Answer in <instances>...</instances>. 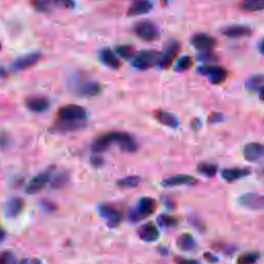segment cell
Instances as JSON below:
<instances>
[{"label":"cell","mask_w":264,"mask_h":264,"mask_svg":"<svg viewBox=\"0 0 264 264\" xmlns=\"http://www.w3.org/2000/svg\"><path fill=\"white\" fill-rule=\"evenodd\" d=\"M114 143H116L121 151L125 153H136L139 150V144L135 138L121 131H113L100 136L93 142L91 149L93 153L100 154L106 151Z\"/></svg>","instance_id":"cell-1"},{"label":"cell","mask_w":264,"mask_h":264,"mask_svg":"<svg viewBox=\"0 0 264 264\" xmlns=\"http://www.w3.org/2000/svg\"><path fill=\"white\" fill-rule=\"evenodd\" d=\"M161 61V53L155 50H143L137 52L131 59V64L134 68L146 71L152 68H155L157 65H160Z\"/></svg>","instance_id":"cell-2"},{"label":"cell","mask_w":264,"mask_h":264,"mask_svg":"<svg viewBox=\"0 0 264 264\" xmlns=\"http://www.w3.org/2000/svg\"><path fill=\"white\" fill-rule=\"evenodd\" d=\"M157 208V202L151 197H142L138 203V207L132 209L129 212L128 219L129 221L137 223L140 222L149 216H151Z\"/></svg>","instance_id":"cell-3"},{"label":"cell","mask_w":264,"mask_h":264,"mask_svg":"<svg viewBox=\"0 0 264 264\" xmlns=\"http://www.w3.org/2000/svg\"><path fill=\"white\" fill-rule=\"evenodd\" d=\"M58 120L72 121V122H83L87 118V111L77 104L64 105L58 111Z\"/></svg>","instance_id":"cell-4"},{"label":"cell","mask_w":264,"mask_h":264,"mask_svg":"<svg viewBox=\"0 0 264 264\" xmlns=\"http://www.w3.org/2000/svg\"><path fill=\"white\" fill-rule=\"evenodd\" d=\"M135 33L145 41H154L159 38L160 31L151 21H141L135 25Z\"/></svg>","instance_id":"cell-5"},{"label":"cell","mask_w":264,"mask_h":264,"mask_svg":"<svg viewBox=\"0 0 264 264\" xmlns=\"http://www.w3.org/2000/svg\"><path fill=\"white\" fill-rule=\"evenodd\" d=\"M198 72L204 76H207L210 82L214 85L222 84L228 77L227 71L224 68H221V66H214V65L202 66V68L198 69Z\"/></svg>","instance_id":"cell-6"},{"label":"cell","mask_w":264,"mask_h":264,"mask_svg":"<svg viewBox=\"0 0 264 264\" xmlns=\"http://www.w3.org/2000/svg\"><path fill=\"white\" fill-rule=\"evenodd\" d=\"M97 211L100 217H102L106 221L107 226L111 228H116L122 221L121 212L111 205H100Z\"/></svg>","instance_id":"cell-7"},{"label":"cell","mask_w":264,"mask_h":264,"mask_svg":"<svg viewBox=\"0 0 264 264\" xmlns=\"http://www.w3.org/2000/svg\"><path fill=\"white\" fill-rule=\"evenodd\" d=\"M181 49V45L177 40H169L163 49L161 53V61L160 66L162 69H168L172 64L173 60L177 58Z\"/></svg>","instance_id":"cell-8"},{"label":"cell","mask_w":264,"mask_h":264,"mask_svg":"<svg viewBox=\"0 0 264 264\" xmlns=\"http://www.w3.org/2000/svg\"><path fill=\"white\" fill-rule=\"evenodd\" d=\"M245 159L252 163L264 161V145L260 143H249L243 150Z\"/></svg>","instance_id":"cell-9"},{"label":"cell","mask_w":264,"mask_h":264,"mask_svg":"<svg viewBox=\"0 0 264 264\" xmlns=\"http://www.w3.org/2000/svg\"><path fill=\"white\" fill-rule=\"evenodd\" d=\"M238 202L241 207L248 210H252V211L264 210V194L259 195L257 193H247L239 198Z\"/></svg>","instance_id":"cell-10"},{"label":"cell","mask_w":264,"mask_h":264,"mask_svg":"<svg viewBox=\"0 0 264 264\" xmlns=\"http://www.w3.org/2000/svg\"><path fill=\"white\" fill-rule=\"evenodd\" d=\"M191 43L196 50L205 52L212 51L216 47L217 40L207 33H196L191 37Z\"/></svg>","instance_id":"cell-11"},{"label":"cell","mask_w":264,"mask_h":264,"mask_svg":"<svg viewBox=\"0 0 264 264\" xmlns=\"http://www.w3.org/2000/svg\"><path fill=\"white\" fill-rule=\"evenodd\" d=\"M52 169H47L46 171H42L35 175L27 185L25 191L28 194H35L39 192L51 180L52 178Z\"/></svg>","instance_id":"cell-12"},{"label":"cell","mask_w":264,"mask_h":264,"mask_svg":"<svg viewBox=\"0 0 264 264\" xmlns=\"http://www.w3.org/2000/svg\"><path fill=\"white\" fill-rule=\"evenodd\" d=\"M24 209V201L19 197H12L4 204V215L9 219L18 217Z\"/></svg>","instance_id":"cell-13"},{"label":"cell","mask_w":264,"mask_h":264,"mask_svg":"<svg viewBox=\"0 0 264 264\" xmlns=\"http://www.w3.org/2000/svg\"><path fill=\"white\" fill-rule=\"evenodd\" d=\"M76 93L83 97H94L100 94L101 86L99 83L94 81H82L80 82L76 88Z\"/></svg>","instance_id":"cell-14"},{"label":"cell","mask_w":264,"mask_h":264,"mask_svg":"<svg viewBox=\"0 0 264 264\" xmlns=\"http://www.w3.org/2000/svg\"><path fill=\"white\" fill-rule=\"evenodd\" d=\"M40 58H41V54L39 52H34V53L21 56L14 61L13 69L16 71H24V70L30 69L40 60Z\"/></svg>","instance_id":"cell-15"},{"label":"cell","mask_w":264,"mask_h":264,"mask_svg":"<svg viewBox=\"0 0 264 264\" xmlns=\"http://www.w3.org/2000/svg\"><path fill=\"white\" fill-rule=\"evenodd\" d=\"M223 35L229 38H241L252 34V29L246 25H228L221 29Z\"/></svg>","instance_id":"cell-16"},{"label":"cell","mask_w":264,"mask_h":264,"mask_svg":"<svg viewBox=\"0 0 264 264\" xmlns=\"http://www.w3.org/2000/svg\"><path fill=\"white\" fill-rule=\"evenodd\" d=\"M138 234L142 240L147 241V243L156 241L160 236L159 229L152 222L142 225L138 230Z\"/></svg>","instance_id":"cell-17"},{"label":"cell","mask_w":264,"mask_h":264,"mask_svg":"<svg viewBox=\"0 0 264 264\" xmlns=\"http://www.w3.org/2000/svg\"><path fill=\"white\" fill-rule=\"evenodd\" d=\"M251 174V168H240V167H232V168H224L221 171V177L224 181L228 183L236 182Z\"/></svg>","instance_id":"cell-18"},{"label":"cell","mask_w":264,"mask_h":264,"mask_svg":"<svg viewBox=\"0 0 264 264\" xmlns=\"http://www.w3.org/2000/svg\"><path fill=\"white\" fill-rule=\"evenodd\" d=\"M152 9L153 4L150 0H136V2L130 6L127 15L129 17H138L148 14L152 11Z\"/></svg>","instance_id":"cell-19"},{"label":"cell","mask_w":264,"mask_h":264,"mask_svg":"<svg viewBox=\"0 0 264 264\" xmlns=\"http://www.w3.org/2000/svg\"><path fill=\"white\" fill-rule=\"evenodd\" d=\"M197 184V180L189 174H175L163 180L162 185L164 187H177L182 185H189L193 186Z\"/></svg>","instance_id":"cell-20"},{"label":"cell","mask_w":264,"mask_h":264,"mask_svg":"<svg viewBox=\"0 0 264 264\" xmlns=\"http://www.w3.org/2000/svg\"><path fill=\"white\" fill-rule=\"evenodd\" d=\"M51 105L50 100L47 97L34 96L26 100V106L33 113H43L49 109Z\"/></svg>","instance_id":"cell-21"},{"label":"cell","mask_w":264,"mask_h":264,"mask_svg":"<svg viewBox=\"0 0 264 264\" xmlns=\"http://www.w3.org/2000/svg\"><path fill=\"white\" fill-rule=\"evenodd\" d=\"M85 126L82 122H72V121H63L58 120V122L54 125L53 130L55 132H59V134H65V132H72L79 130Z\"/></svg>","instance_id":"cell-22"},{"label":"cell","mask_w":264,"mask_h":264,"mask_svg":"<svg viewBox=\"0 0 264 264\" xmlns=\"http://www.w3.org/2000/svg\"><path fill=\"white\" fill-rule=\"evenodd\" d=\"M100 60L105 66L112 70H118L121 66L120 60L111 49H104L100 52Z\"/></svg>","instance_id":"cell-23"},{"label":"cell","mask_w":264,"mask_h":264,"mask_svg":"<svg viewBox=\"0 0 264 264\" xmlns=\"http://www.w3.org/2000/svg\"><path fill=\"white\" fill-rule=\"evenodd\" d=\"M177 246L180 250L185 252H191L196 250L197 243L195 238L189 234V233H183L181 234L177 239Z\"/></svg>","instance_id":"cell-24"},{"label":"cell","mask_w":264,"mask_h":264,"mask_svg":"<svg viewBox=\"0 0 264 264\" xmlns=\"http://www.w3.org/2000/svg\"><path fill=\"white\" fill-rule=\"evenodd\" d=\"M156 119L159 123H161L164 126H167L169 128H177L179 126V119L175 115L165 112V111H158L156 113Z\"/></svg>","instance_id":"cell-25"},{"label":"cell","mask_w":264,"mask_h":264,"mask_svg":"<svg viewBox=\"0 0 264 264\" xmlns=\"http://www.w3.org/2000/svg\"><path fill=\"white\" fill-rule=\"evenodd\" d=\"M239 7L245 12H259L264 10V0H243Z\"/></svg>","instance_id":"cell-26"},{"label":"cell","mask_w":264,"mask_h":264,"mask_svg":"<svg viewBox=\"0 0 264 264\" xmlns=\"http://www.w3.org/2000/svg\"><path fill=\"white\" fill-rule=\"evenodd\" d=\"M197 172L208 178H213L218 172V166L216 164L203 162L197 165Z\"/></svg>","instance_id":"cell-27"},{"label":"cell","mask_w":264,"mask_h":264,"mask_svg":"<svg viewBox=\"0 0 264 264\" xmlns=\"http://www.w3.org/2000/svg\"><path fill=\"white\" fill-rule=\"evenodd\" d=\"M141 183V178L137 175H131L121 179L117 182V186L120 188L128 189V188H136Z\"/></svg>","instance_id":"cell-28"},{"label":"cell","mask_w":264,"mask_h":264,"mask_svg":"<svg viewBox=\"0 0 264 264\" xmlns=\"http://www.w3.org/2000/svg\"><path fill=\"white\" fill-rule=\"evenodd\" d=\"M260 258L259 253L257 252H248L244 253L238 256L237 258V264H254L256 263Z\"/></svg>","instance_id":"cell-29"},{"label":"cell","mask_w":264,"mask_h":264,"mask_svg":"<svg viewBox=\"0 0 264 264\" xmlns=\"http://www.w3.org/2000/svg\"><path fill=\"white\" fill-rule=\"evenodd\" d=\"M263 82H264V77L263 76L255 75V76H252L251 78L248 79L246 86L250 91H256V90H259L263 86L262 85Z\"/></svg>","instance_id":"cell-30"},{"label":"cell","mask_w":264,"mask_h":264,"mask_svg":"<svg viewBox=\"0 0 264 264\" xmlns=\"http://www.w3.org/2000/svg\"><path fill=\"white\" fill-rule=\"evenodd\" d=\"M157 222L159 223L160 226L162 227H166V228H170V227H174L179 224V220L170 215L167 214H162L158 217Z\"/></svg>","instance_id":"cell-31"},{"label":"cell","mask_w":264,"mask_h":264,"mask_svg":"<svg viewBox=\"0 0 264 264\" xmlns=\"http://www.w3.org/2000/svg\"><path fill=\"white\" fill-rule=\"evenodd\" d=\"M193 64V60L191 57L189 56H183L181 57L178 62H177V65H175V71L179 72V73H182V72H186L188 71L191 66Z\"/></svg>","instance_id":"cell-32"},{"label":"cell","mask_w":264,"mask_h":264,"mask_svg":"<svg viewBox=\"0 0 264 264\" xmlns=\"http://www.w3.org/2000/svg\"><path fill=\"white\" fill-rule=\"evenodd\" d=\"M31 5L39 13H49L52 4L50 0H31Z\"/></svg>","instance_id":"cell-33"},{"label":"cell","mask_w":264,"mask_h":264,"mask_svg":"<svg viewBox=\"0 0 264 264\" xmlns=\"http://www.w3.org/2000/svg\"><path fill=\"white\" fill-rule=\"evenodd\" d=\"M69 180H70V177L68 173L61 172L54 178V180L52 182V187L55 189H60L69 183Z\"/></svg>","instance_id":"cell-34"},{"label":"cell","mask_w":264,"mask_h":264,"mask_svg":"<svg viewBox=\"0 0 264 264\" xmlns=\"http://www.w3.org/2000/svg\"><path fill=\"white\" fill-rule=\"evenodd\" d=\"M117 53L124 59H132L136 54L135 49L130 47V46H121V47H117L116 49Z\"/></svg>","instance_id":"cell-35"},{"label":"cell","mask_w":264,"mask_h":264,"mask_svg":"<svg viewBox=\"0 0 264 264\" xmlns=\"http://www.w3.org/2000/svg\"><path fill=\"white\" fill-rule=\"evenodd\" d=\"M0 264H18L16 256L10 251L0 253Z\"/></svg>","instance_id":"cell-36"},{"label":"cell","mask_w":264,"mask_h":264,"mask_svg":"<svg viewBox=\"0 0 264 264\" xmlns=\"http://www.w3.org/2000/svg\"><path fill=\"white\" fill-rule=\"evenodd\" d=\"M50 3L52 5H55L57 7L63 8V9H74L76 7V3L75 0H50Z\"/></svg>","instance_id":"cell-37"},{"label":"cell","mask_w":264,"mask_h":264,"mask_svg":"<svg viewBox=\"0 0 264 264\" xmlns=\"http://www.w3.org/2000/svg\"><path fill=\"white\" fill-rule=\"evenodd\" d=\"M224 116L222 113H218V112H213L210 116H209V123L211 125H216L219 124L223 121Z\"/></svg>","instance_id":"cell-38"},{"label":"cell","mask_w":264,"mask_h":264,"mask_svg":"<svg viewBox=\"0 0 264 264\" xmlns=\"http://www.w3.org/2000/svg\"><path fill=\"white\" fill-rule=\"evenodd\" d=\"M200 60L202 61H206V62H213V61H217L218 59L216 58V56L211 52V51H205L203 52L200 56H198Z\"/></svg>","instance_id":"cell-39"},{"label":"cell","mask_w":264,"mask_h":264,"mask_svg":"<svg viewBox=\"0 0 264 264\" xmlns=\"http://www.w3.org/2000/svg\"><path fill=\"white\" fill-rule=\"evenodd\" d=\"M189 222H191V224H192L197 230H200V231H202V232H204V231L206 230L205 224H204L201 220H198L197 218L191 217V218H189Z\"/></svg>","instance_id":"cell-40"},{"label":"cell","mask_w":264,"mask_h":264,"mask_svg":"<svg viewBox=\"0 0 264 264\" xmlns=\"http://www.w3.org/2000/svg\"><path fill=\"white\" fill-rule=\"evenodd\" d=\"M174 261L177 264H202L200 261L194 259H187L184 257H175Z\"/></svg>","instance_id":"cell-41"},{"label":"cell","mask_w":264,"mask_h":264,"mask_svg":"<svg viewBox=\"0 0 264 264\" xmlns=\"http://www.w3.org/2000/svg\"><path fill=\"white\" fill-rule=\"evenodd\" d=\"M91 163L95 166V167H99V166H101L102 164H103V158L101 157V156H99L98 154H95V155H93L92 157H91Z\"/></svg>","instance_id":"cell-42"},{"label":"cell","mask_w":264,"mask_h":264,"mask_svg":"<svg viewBox=\"0 0 264 264\" xmlns=\"http://www.w3.org/2000/svg\"><path fill=\"white\" fill-rule=\"evenodd\" d=\"M20 264H42L40 259L37 258H26L21 260Z\"/></svg>","instance_id":"cell-43"},{"label":"cell","mask_w":264,"mask_h":264,"mask_svg":"<svg viewBox=\"0 0 264 264\" xmlns=\"http://www.w3.org/2000/svg\"><path fill=\"white\" fill-rule=\"evenodd\" d=\"M190 126H191V128H192L193 130H195V131L198 130V129H201V128H202V120L198 119V118L193 119V120L191 121Z\"/></svg>","instance_id":"cell-44"},{"label":"cell","mask_w":264,"mask_h":264,"mask_svg":"<svg viewBox=\"0 0 264 264\" xmlns=\"http://www.w3.org/2000/svg\"><path fill=\"white\" fill-rule=\"evenodd\" d=\"M204 257L210 262V263H215V262H218V258L214 255V254H212V253H210V252H208V253H206L205 255H204Z\"/></svg>","instance_id":"cell-45"},{"label":"cell","mask_w":264,"mask_h":264,"mask_svg":"<svg viewBox=\"0 0 264 264\" xmlns=\"http://www.w3.org/2000/svg\"><path fill=\"white\" fill-rule=\"evenodd\" d=\"M9 144H10L9 137H7V136H2V137H0V147L6 148V147L9 146Z\"/></svg>","instance_id":"cell-46"},{"label":"cell","mask_w":264,"mask_h":264,"mask_svg":"<svg viewBox=\"0 0 264 264\" xmlns=\"http://www.w3.org/2000/svg\"><path fill=\"white\" fill-rule=\"evenodd\" d=\"M258 50L259 52L264 56V38H262L258 45Z\"/></svg>","instance_id":"cell-47"},{"label":"cell","mask_w":264,"mask_h":264,"mask_svg":"<svg viewBox=\"0 0 264 264\" xmlns=\"http://www.w3.org/2000/svg\"><path fill=\"white\" fill-rule=\"evenodd\" d=\"M259 98L264 101V85L259 89Z\"/></svg>","instance_id":"cell-48"},{"label":"cell","mask_w":264,"mask_h":264,"mask_svg":"<svg viewBox=\"0 0 264 264\" xmlns=\"http://www.w3.org/2000/svg\"><path fill=\"white\" fill-rule=\"evenodd\" d=\"M5 237H6V232H5V230L0 228V243L5 239Z\"/></svg>","instance_id":"cell-49"},{"label":"cell","mask_w":264,"mask_h":264,"mask_svg":"<svg viewBox=\"0 0 264 264\" xmlns=\"http://www.w3.org/2000/svg\"><path fill=\"white\" fill-rule=\"evenodd\" d=\"M259 177L264 179V167H263V168H261V169L259 170Z\"/></svg>","instance_id":"cell-50"},{"label":"cell","mask_w":264,"mask_h":264,"mask_svg":"<svg viewBox=\"0 0 264 264\" xmlns=\"http://www.w3.org/2000/svg\"><path fill=\"white\" fill-rule=\"evenodd\" d=\"M168 3H169V0H161V4H162L163 6H167Z\"/></svg>","instance_id":"cell-51"},{"label":"cell","mask_w":264,"mask_h":264,"mask_svg":"<svg viewBox=\"0 0 264 264\" xmlns=\"http://www.w3.org/2000/svg\"><path fill=\"white\" fill-rule=\"evenodd\" d=\"M0 50H2V43H0Z\"/></svg>","instance_id":"cell-52"}]
</instances>
